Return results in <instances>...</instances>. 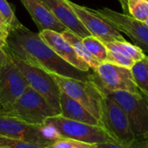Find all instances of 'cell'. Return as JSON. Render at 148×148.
Returning <instances> with one entry per match:
<instances>
[{
	"label": "cell",
	"instance_id": "1",
	"mask_svg": "<svg viewBox=\"0 0 148 148\" xmlns=\"http://www.w3.org/2000/svg\"><path fill=\"white\" fill-rule=\"evenodd\" d=\"M5 42L8 50L17 58L49 74L82 81L91 78L90 72L82 71L68 63L43 42L39 34L23 25L10 29Z\"/></svg>",
	"mask_w": 148,
	"mask_h": 148
},
{
	"label": "cell",
	"instance_id": "2",
	"mask_svg": "<svg viewBox=\"0 0 148 148\" xmlns=\"http://www.w3.org/2000/svg\"><path fill=\"white\" fill-rule=\"evenodd\" d=\"M50 75L56 81L61 92L65 93L79 102L100 121L106 95L91 78L88 81H82L57 75Z\"/></svg>",
	"mask_w": 148,
	"mask_h": 148
},
{
	"label": "cell",
	"instance_id": "3",
	"mask_svg": "<svg viewBox=\"0 0 148 148\" xmlns=\"http://www.w3.org/2000/svg\"><path fill=\"white\" fill-rule=\"evenodd\" d=\"M28 83L10 57L6 47L0 49V112L6 114L23 94Z\"/></svg>",
	"mask_w": 148,
	"mask_h": 148
},
{
	"label": "cell",
	"instance_id": "4",
	"mask_svg": "<svg viewBox=\"0 0 148 148\" xmlns=\"http://www.w3.org/2000/svg\"><path fill=\"white\" fill-rule=\"evenodd\" d=\"M3 115L16 118L30 125L43 126L48 118L60 114L40 94L28 87Z\"/></svg>",
	"mask_w": 148,
	"mask_h": 148
},
{
	"label": "cell",
	"instance_id": "5",
	"mask_svg": "<svg viewBox=\"0 0 148 148\" xmlns=\"http://www.w3.org/2000/svg\"><path fill=\"white\" fill-rule=\"evenodd\" d=\"M0 135L48 147L59 134L49 126H36L16 118L0 114Z\"/></svg>",
	"mask_w": 148,
	"mask_h": 148
},
{
	"label": "cell",
	"instance_id": "6",
	"mask_svg": "<svg viewBox=\"0 0 148 148\" xmlns=\"http://www.w3.org/2000/svg\"><path fill=\"white\" fill-rule=\"evenodd\" d=\"M100 126L114 142L128 145L136 139L124 110L108 95L105 96Z\"/></svg>",
	"mask_w": 148,
	"mask_h": 148
},
{
	"label": "cell",
	"instance_id": "7",
	"mask_svg": "<svg viewBox=\"0 0 148 148\" xmlns=\"http://www.w3.org/2000/svg\"><path fill=\"white\" fill-rule=\"evenodd\" d=\"M6 49L14 62L16 63V65L17 66V68L19 69L20 72L23 75L25 81L28 83V86L36 91L38 94H40L48 101V103L61 114V90L52 75L45 70L36 66L30 65L17 58L16 56H14L8 50L7 47Z\"/></svg>",
	"mask_w": 148,
	"mask_h": 148
},
{
	"label": "cell",
	"instance_id": "8",
	"mask_svg": "<svg viewBox=\"0 0 148 148\" xmlns=\"http://www.w3.org/2000/svg\"><path fill=\"white\" fill-rule=\"evenodd\" d=\"M44 125L51 127L62 138L72 139L93 145L112 141L101 126L69 120L61 114L48 118Z\"/></svg>",
	"mask_w": 148,
	"mask_h": 148
},
{
	"label": "cell",
	"instance_id": "9",
	"mask_svg": "<svg viewBox=\"0 0 148 148\" xmlns=\"http://www.w3.org/2000/svg\"><path fill=\"white\" fill-rule=\"evenodd\" d=\"M91 80L106 95L115 91L140 93L134 81L131 69L108 62H101L93 70Z\"/></svg>",
	"mask_w": 148,
	"mask_h": 148
},
{
	"label": "cell",
	"instance_id": "10",
	"mask_svg": "<svg viewBox=\"0 0 148 148\" xmlns=\"http://www.w3.org/2000/svg\"><path fill=\"white\" fill-rule=\"evenodd\" d=\"M114 98L124 110L136 137L148 132V102L140 93L115 91L106 94Z\"/></svg>",
	"mask_w": 148,
	"mask_h": 148
},
{
	"label": "cell",
	"instance_id": "11",
	"mask_svg": "<svg viewBox=\"0 0 148 148\" xmlns=\"http://www.w3.org/2000/svg\"><path fill=\"white\" fill-rule=\"evenodd\" d=\"M120 32L127 35L143 51L148 52V27L145 23L126 13H119L108 8L93 10Z\"/></svg>",
	"mask_w": 148,
	"mask_h": 148
},
{
	"label": "cell",
	"instance_id": "12",
	"mask_svg": "<svg viewBox=\"0 0 148 148\" xmlns=\"http://www.w3.org/2000/svg\"><path fill=\"white\" fill-rule=\"evenodd\" d=\"M67 2L91 36L97 37L103 42L125 40L121 33L115 27L97 15L93 10L76 4L69 0H67Z\"/></svg>",
	"mask_w": 148,
	"mask_h": 148
},
{
	"label": "cell",
	"instance_id": "13",
	"mask_svg": "<svg viewBox=\"0 0 148 148\" xmlns=\"http://www.w3.org/2000/svg\"><path fill=\"white\" fill-rule=\"evenodd\" d=\"M39 35L43 42L68 63L82 71L89 72L91 69L89 65L76 54L73 47L62 37L61 33L47 29L39 32Z\"/></svg>",
	"mask_w": 148,
	"mask_h": 148
},
{
	"label": "cell",
	"instance_id": "14",
	"mask_svg": "<svg viewBox=\"0 0 148 148\" xmlns=\"http://www.w3.org/2000/svg\"><path fill=\"white\" fill-rule=\"evenodd\" d=\"M46 5L55 16L67 28L82 38L91 36L89 31L80 21L67 0H40Z\"/></svg>",
	"mask_w": 148,
	"mask_h": 148
},
{
	"label": "cell",
	"instance_id": "15",
	"mask_svg": "<svg viewBox=\"0 0 148 148\" xmlns=\"http://www.w3.org/2000/svg\"><path fill=\"white\" fill-rule=\"evenodd\" d=\"M21 2L35 21L40 32L48 29L62 34L67 30V28L40 0H21Z\"/></svg>",
	"mask_w": 148,
	"mask_h": 148
},
{
	"label": "cell",
	"instance_id": "16",
	"mask_svg": "<svg viewBox=\"0 0 148 148\" xmlns=\"http://www.w3.org/2000/svg\"><path fill=\"white\" fill-rule=\"evenodd\" d=\"M60 110L61 115L66 119L89 125L100 126V121L95 116L79 102L63 92H61L60 95Z\"/></svg>",
	"mask_w": 148,
	"mask_h": 148
},
{
	"label": "cell",
	"instance_id": "17",
	"mask_svg": "<svg viewBox=\"0 0 148 148\" xmlns=\"http://www.w3.org/2000/svg\"><path fill=\"white\" fill-rule=\"evenodd\" d=\"M62 37L73 47V49H75V51L76 52V54L84 61L86 62L91 69H95L98 65L101 63L99 62L90 53L89 51L87 49L86 46L84 45L83 42H82V38L80 37L79 36L75 35V33H73L72 31L67 29L64 32L62 33Z\"/></svg>",
	"mask_w": 148,
	"mask_h": 148
},
{
	"label": "cell",
	"instance_id": "18",
	"mask_svg": "<svg viewBox=\"0 0 148 148\" xmlns=\"http://www.w3.org/2000/svg\"><path fill=\"white\" fill-rule=\"evenodd\" d=\"M140 93L148 97V57L136 62L130 69Z\"/></svg>",
	"mask_w": 148,
	"mask_h": 148
},
{
	"label": "cell",
	"instance_id": "19",
	"mask_svg": "<svg viewBox=\"0 0 148 148\" xmlns=\"http://www.w3.org/2000/svg\"><path fill=\"white\" fill-rule=\"evenodd\" d=\"M108 49H114L117 50L125 56L131 58L133 61L139 62L147 57L144 51L135 44H132L126 40L124 41H117L111 42H104Z\"/></svg>",
	"mask_w": 148,
	"mask_h": 148
},
{
	"label": "cell",
	"instance_id": "20",
	"mask_svg": "<svg viewBox=\"0 0 148 148\" xmlns=\"http://www.w3.org/2000/svg\"><path fill=\"white\" fill-rule=\"evenodd\" d=\"M82 42L89 53L99 62H104L108 59V49L105 43L94 36L82 38Z\"/></svg>",
	"mask_w": 148,
	"mask_h": 148
},
{
	"label": "cell",
	"instance_id": "21",
	"mask_svg": "<svg viewBox=\"0 0 148 148\" xmlns=\"http://www.w3.org/2000/svg\"><path fill=\"white\" fill-rule=\"evenodd\" d=\"M128 15L139 21L145 22L148 19V0H127Z\"/></svg>",
	"mask_w": 148,
	"mask_h": 148
},
{
	"label": "cell",
	"instance_id": "22",
	"mask_svg": "<svg viewBox=\"0 0 148 148\" xmlns=\"http://www.w3.org/2000/svg\"><path fill=\"white\" fill-rule=\"evenodd\" d=\"M0 13L4 18L5 22L7 23L10 29L19 28L23 25L16 18L15 12L11 9L7 0H0Z\"/></svg>",
	"mask_w": 148,
	"mask_h": 148
},
{
	"label": "cell",
	"instance_id": "23",
	"mask_svg": "<svg viewBox=\"0 0 148 148\" xmlns=\"http://www.w3.org/2000/svg\"><path fill=\"white\" fill-rule=\"evenodd\" d=\"M107 62L115 64V65H118V66H121V67L127 68V69H131L133 67V65L135 63V62L133 61L131 58H129L128 56H125L124 54H122L117 50H114V49H108Z\"/></svg>",
	"mask_w": 148,
	"mask_h": 148
},
{
	"label": "cell",
	"instance_id": "24",
	"mask_svg": "<svg viewBox=\"0 0 148 148\" xmlns=\"http://www.w3.org/2000/svg\"><path fill=\"white\" fill-rule=\"evenodd\" d=\"M48 148H96V144L93 145L72 139L60 137L49 145Z\"/></svg>",
	"mask_w": 148,
	"mask_h": 148
},
{
	"label": "cell",
	"instance_id": "25",
	"mask_svg": "<svg viewBox=\"0 0 148 148\" xmlns=\"http://www.w3.org/2000/svg\"><path fill=\"white\" fill-rule=\"evenodd\" d=\"M0 148H48L24 140L0 135Z\"/></svg>",
	"mask_w": 148,
	"mask_h": 148
},
{
	"label": "cell",
	"instance_id": "26",
	"mask_svg": "<svg viewBox=\"0 0 148 148\" xmlns=\"http://www.w3.org/2000/svg\"><path fill=\"white\" fill-rule=\"evenodd\" d=\"M96 148H146V145L141 137H136L135 140L128 145H124L114 141L96 144Z\"/></svg>",
	"mask_w": 148,
	"mask_h": 148
},
{
	"label": "cell",
	"instance_id": "27",
	"mask_svg": "<svg viewBox=\"0 0 148 148\" xmlns=\"http://www.w3.org/2000/svg\"><path fill=\"white\" fill-rule=\"evenodd\" d=\"M0 29L3 31V34L6 36V38H7V36H8V35H9V32H10V29L9 25L7 24V23L5 22V20H4V18L3 17V16L1 15V13H0Z\"/></svg>",
	"mask_w": 148,
	"mask_h": 148
},
{
	"label": "cell",
	"instance_id": "28",
	"mask_svg": "<svg viewBox=\"0 0 148 148\" xmlns=\"http://www.w3.org/2000/svg\"><path fill=\"white\" fill-rule=\"evenodd\" d=\"M120 2V3L121 4V7L123 9V10L125 11L126 14L128 13V10H127V0H118Z\"/></svg>",
	"mask_w": 148,
	"mask_h": 148
},
{
	"label": "cell",
	"instance_id": "29",
	"mask_svg": "<svg viewBox=\"0 0 148 148\" xmlns=\"http://www.w3.org/2000/svg\"><path fill=\"white\" fill-rule=\"evenodd\" d=\"M141 138H142V140L146 145V148H148V132L147 134H145L143 136H141Z\"/></svg>",
	"mask_w": 148,
	"mask_h": 148
},
{
	"label": "cell",
	"instance_id": "30",
	"mask_svg": "<svg viewBox=\"0 0 148 148\" xmlns=\"http://www.w3.org/2000/svg\"><path fill=\"white\" fill-rule=\"evenodd\" d=\"M5 44H6L5 41L0 38V49H1V48H3V46H5Z\"/></svg>",
	"mask_w": 148,
	"mask_h": 148
},
{
	"label": "cell",
	"instance_id": "31",
	"mask_svg": "<svg viewBox=\"0 0 148 148\" xmlns=\"http://www.w3.org/2000/svg\"><path fill=\"white\" fill-rule=\"evenodd\" d=\"M0 38L1 39H3V40H4L5 41V39H6V36L3 33V31L0 29Z\"/></svg>",
	"mask_w": 148,
	"mask_h": 148
},
{
	"label": "cell",
	"instance_id": "32",
	"mask_svg": "<svg viewBox=\"0 0 148 148\" xmlns=\"http://www.w3.org/2000/svg\"><path fill=\"white\" fill-rule=\"evenodd\" d=\"M144 23H145V24H146V25H147V27H148V19H147V21H145Z\"/></svg>",
	"mask_w": 148,
	"mask_h": 148
},
{
	"label": "cell",
	"instance_id": "33",
	"mask_svg": "<svg viewBox=\"0 0 148 148\" xmlns=\"http://www.w3.org/2000/svg\"><path fill=\"white\" fill-rule=\"evenodd\" d=\"M140 94H141V93H140ZM144 97H145V98L147 99V102H148V97H147V96H145V95H144Z\"/></svg>",
	"mask_w": 148,
	"mask_h": 148
},
{
	"label": "cell",
	"instance_id": "34",
	"mask_svg": "<svg viewBox=\"0 0 148 148\" xmlns=\"http://www.w3.org/2000/svg\"><path fill=\"white\" fill-rule=\"evenodd\" d=\"M0 114H1V112H0Z\"/></svg>",
	"mask_w": 148,
	"mask_h": 148
},
{
	"label": "cell",
	"instance_id": "35",
	"mask_svg": "<svg viewBox=\"0 0 148 148\" xmlns=\"http://www.w3.org/2000/svg\"><path fill=\"white\" fill-rule=\"evenodd\" d=\"M147 57H148V56H147Z\"/></svg>",
	"mask_w": 148,
	"mask_h": 148
}]
</instances>
